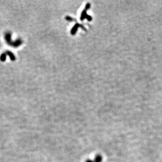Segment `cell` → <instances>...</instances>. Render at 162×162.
Segmentation results:
<instances>
[{
    "mask_svg": "<svg viewBox=\"0 0 162 162\" xmlns=\"http://www.w3.org/2000/svg\"><path fill=\"white\" fill-rule=\"evenodd\" d=\"M4 39H5L6 43H7L9 46H11L12 44L13 41L12 39V34L10 31H7L4 34Z\"/></svg>",
    "mask_w": 162,
    "mask_h": 162,
    "instance_id": "6da1fadb",
    "label": "cell"
},
{
    "mask_svg": "<svg viewBox=\"0 0 162 162\" xmlns=\"http://www.w3.org/2000/svg\"><path fill=\"white\" fill-rule=\"evenodd\" d=\"M22 44H23V41L22 39H18L14 41H13L11 46L13 47H14V48H17L21 46Z\"/></svg>",
    "mask_w": 162,
    "mask_h": 162,
    "instance_id": "7a4b0ae2",
    "label": "cell"
},
{
    "mask_svg": "<svg viewBox=\"0 0 162 162\" xmlns=\"http://www.w3.org/2000/svg\"><path fill=\"white\" fill-rule=\"evenodd\" d=\"M5 53L6 54V55L10 57L11 61H15L16 60V57L15 56L14 54L12 53V51H6Z\"/></svg>",
    "mask_w": 162,
    "mask_h": 162,
    "instance_id": "3957f363",
    "label": "cell"
},
{
    "mask_svg": "<svg viewBox=\"0 0 162 162\" xmlns=\"http://www.w3.org/2000/svg\"><path fill=\"white\" fill-rule=\"evenodd\" d=\"M103 160V157L102 156L99 154L96 155V156L95 157V160L94 161V162H102Z\"/></svg>",
    "mask_w": 162,
    "mask_h": 162,
    "instance_id": "277c9868",
    "label": "cell"
},
{
    "mask_svg": "<svg viewBox=\"0 0 162 162\" xmlns=\"http://www.w3.org/2000/svg\"><path fill=\"white\" fill-rule=\"evenodd\" d=\"M6 54H5V52L4 53H3L2 54H1L0 55V61L2 62H4L6 60Z\"/></svg>",
    "mask_w": 162,
    "mask_h": 162,
    "instance_id": "5b68a950",
    "label": "cell"
},
{
    "mask_svg": "<svg viewBox=\"0 0 162 162\" xmlns=\"http://www.w3.org/2000/svg\"><path fill=\"white\" fill-rule=\"evenodd\" d=\"M94 162L93 161H92V160H87L86 161V162Z\"/></svg>",
    "mask_w": 162,
    "mask_h": 162,
    "instance_id": "8992f818",
    "label": "cell"
}]
</instances>
